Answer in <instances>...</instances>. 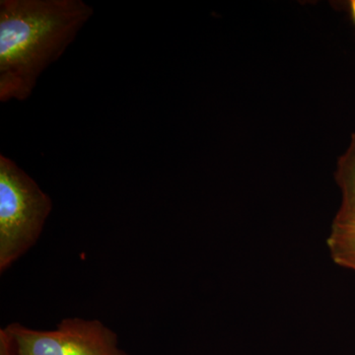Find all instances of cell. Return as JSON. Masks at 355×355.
I'll use <instances>...</instances> for the list:
<instances>
[{
  "label": "cell",
  "mask_w": 355,
  "mask_h": 355,
  "mask_svg": "<svg viewBox=\"0 0 355 355\" xmlns=\"http://www.w3.org/2000/svg\"><path fill=\"white\" fill-rule=\"evenodd\" d=\"M94 15L83 0L0 1V101H25Z\"/></svg>",
  "instance_id": "obj_1"
},
{
  "label": "cell",
  "mask_w": 355,
  "mask_h": 355,
  "mask_svg": "<svg viewBox=\"0 0 355 355\" xmlns=\"http://www.w3.org/2000/svg\"><path fill=\"white\" fill-rule=\"evenodd\" d=\"M53 200L15 161L0 154V272L38 242Z\"/></svg>",
  "instance_id": "obj_2"
},
{
  "label": "cell",
  "mask_w": 355,
  "mask_h": 355,
  "mask_svg": "<svg viewBox=\"0 0 355 355\" xmlns=\"http://www.w3.org/2000/svg\"><path fill=\"white\" fill-rule=\"evenodd\" d=\"M4 329L16 355H128L119 347L118 335L99 320L67 318L51 331L19 323Z\"/></svg>",
  "instance_id": "obj_3"
},
{
  "label": "cell",
  "mask_w": 355,
  "mask_h": 355,
  "mask_svg": "<svg viewBox=\"0 0 355 355\" xmlns=\"http://www.w3.org/2000/svg\"><path fill=\"white\" fill-rule=\"evenodd\" d=\"M336 181L342 190L343 200L335 220L355 221V133L349 148L338 159Z\"/></svg>",
  "instance_id": "obj_4"
},
{
  "label": "cell",
  "mask_w": 355,
  "mask_h": 355,
  "mask_svg": "<svg viewBox=\"0 0 355 355\" xmlns=\"http://www.w3.org/2000/svg\"><path fill=\"white\" fill-rule=\"evenodd\" d=\"M327 243L336 265L355 272V221H334Z\"/></svg>",
  "instance_id": "obj_5"
},
{
  "label": "cell",
  "mask_w": 355,
  "mask_h": 355,
  "mask_svg": "<svg viewBox=\"0 0 355 355\" xmlns=\"http://www.w3.org/2000/svg\"><path fill=\"white\" fill-rule=\"evenodd\" d=\"M0 355H16L13 343L6 329L0 330Z\"/></svg>",
  "instance_id": "obj_6"
},
{
  "label": "cell",
  "mask_w": 355,
  "mask_h": 355,
  "mask_svg": "<svg viewBox=\"0 0 355 355\" xmlns=\"http://www.w3.org/2000/svg\"><path fill=\"white\" fill-rule=\"evenodd\" d=\"M349 13L352 16V19L354 21L355 25V0H352L349 3Z\"/></svg>",
  "instance_id": "obj_7"
}]
</instances>
